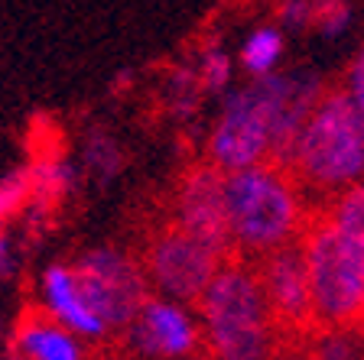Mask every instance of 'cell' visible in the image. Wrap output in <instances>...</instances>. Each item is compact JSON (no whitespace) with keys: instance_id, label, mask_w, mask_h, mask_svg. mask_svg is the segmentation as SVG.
Masks as SVG:
<instances>
[{"instance_id":"obj_1","label":"cell","mask_w":364,"mask_h":360,"mask_svg":"<svg viewBox=\"0 0 364 360\" xmlns=\"http://www.w3.org/2000/svg\"><path fill=\"white\" fill-rule=\"evenodd\" d=\"M283 169L318 208L364 182V114L345 84L322 91Z\"/></svg>"},{"instance_id":"obj_2","label":"cell","mask_w":364,"mask_h":360,"mask_svg":"<svg viewBox=\"0 0 364 360\" xmlns=\"http://www.w3.org/2000/svg\"><path fill=\"white\" fill-rule=\"evenodd\" d=\"M225 208L231 250L250 263L296 244L316 211L293 175L277 163L225 173Z\"/></svg>"},{"instance_id":"obj_3","label":"cell","mask_w":364,"mask_h":360,"mask_svg":"<svg viewBox=\"0 0 364 360\" xmlns=\"http://www.w3.org/2000/svg\"><path fill=\"white\" fill-rule=\"evenodd\" d=\"M196 308L205 331V354L212 360H280L283 331L250 260L237 256L225 263Z\"/></svg>"},{"instance_id":"obj_4","label":"cell","mask_w":364,"mask_h":360,"mask_svg":"<svg viewBox=\"0 0 364 360\" xmlns=\"http://www.w3.org/2000/svg\"><path fill=\"white\" fill-rule=\"evenodd\" d=\"M309 266L312 305L318 328H361L364 324V244L345 237L322 211H312L303 237Z\"/></svg>"},{"instance_id":"obj_5","label":"cell","mask_w":364,"mask_h":360,"mask_svg":"<svg viewBox=\"0 0 364 360\" xmlns=\"http://www.w3.org/2000/svg\"><path fill=\"white\" fill-rule=\"evenodd\" d=\"M277 114H280V75L254 78L250 84L225 91L205 153L221 173H237L273 163L277 150Z\"/></svg>"},{"instance_id":"obj_6","label":"cell","mask_w":364,"mask_h":360,"mask_svg":"<svg viewBox=\"0 0 364 360\" xmlns=\"http://www.w3.org/2000/svg\"><path fill=\"white\" fill-rule=\"evenodd\" d=\"M225 256V250H218L208 240L182 231L179 224H166L146 240L140 263H144L150 289L156 295H169V299L196 305L208 289V283L228 263Z\"/></svg>"},{"instance_id":"obj_7","label":"cell","mask_w":364,"mask_h":360,"mask_svg":"<svg viewBox=\"0 0 364 360\" xmlns=\"http://www.w3.org/2000/svg\"><path fill=\"white\" fill-rule=\"evenodd\" d=\"M124 344L134 360H198L205 351L198 308L153 293L124 328Z\"/></svg>"},{"instance_id":"obj_8","label":"cell","mask_w":364,"mask_h":360,"mask_svg":"<svg viewBox=\"0 0 364 360\" xmlns=\"http://www.w3.org/2000/svg\"><path fill=\"white\" fill-rule=\"evenodd\" d=\"M75 270L111 331L127 328L140 305L153 295L140 256H130L117 247L85 250L75 260Z\"/></svg>"},{"instance_id":"obj_9","label":"cell","mask_w":364,"mask_h":360,"mask_svg":"<svg viewBox=\"0 0 364 360\" xmlns=\"http://www.w3.org/2000/svg\"><path fill=\"white\" fill-rule=\"evenodd\" d=\"M254 266H257L264 295H267V302H270V312L283 334L306 338L312 328H318L316 305H312L309 266H306L299 240L260 256V260H254Z\"/></svg>"},{"instance_id":"obj_10","label":"cell","mask_w":364,"mask_h":360,"mask_svg":"<svg viewBox=\"0 0 364 360\" xmlns=\"http://www.w3.org/2000/svg\"><path fill=\"white\" fill-rule=\"evenodd\" d=\"M173 224L196 237L215 244L225 253L231 250V231H228V208H225V173L212 163L192 165L176 185L173 202Z\"/></svg>"},{"instance_id":"obj_11","label":"cell","mask_w":364,"mask_h":360,"mask_svg":"<svg viewBox=\"0 0 364 360\" xmlns=\"http://www.w3.org/2000/svg\"><path fill=\"white\" fill-rule=\"evenodd\" d=\"M36 299L46 315L65 324L68 331H75L78 338L88 341V344H101V341H107L114 334L107 328V322L101 318V312L95 308V302H91L75 263H49L39 273Z\"/></svg>"},{"instance_id":"obj_12","label":"cell","mask_w":364,"mask_h":360,"mask_svg":"<svg viewBox=\"0 0 364 360\" xmlns=\"http://www.w3.org/2000/svg\"><path fill=\"white\" fill-rule=\"evenodd\" d=\"M10 357L14 360H91L88 341L68 331L43 308L23 312L10 334Z\"/></svg>"},{"instance_id":"obj_13","label":"cell","mask_w":364,"mask_h":360,"mask_svg":"<svg viewBox=\"0 0 364 360\" xmlns=\"http://www.w3.org/2000/svg\"><path fill=\"white\" fill-rule=\"evenodd\" d=\"M303 360H364V328H312Z\"/></svg>"},{"instance_id":"obj_14","label":"cell","mask_w":364,"mask_h":360,"mask_svg":"<svg viewBox=\"0 0 364 360\" xmlns=\"http://www.w3.org/2000/svg\"><path fill=\"white\" fill-rule=\"evenodd\" d=\"M287 49V39L277 26H257L241 45V65L250 78H267L277 72Z\"/></svg>"},{"instance_id":"obj_15","label":"cell","mask_w":364,"mask_h":360,"mask_svg":"<svg viewBox=\"0 0 364 360\" xmlns=\"http://www.w3.org/2000/svg\"><path fill=\"white\" fill-rule=\"evenodd\" d=\"M318 211H322L345 237L364 244V182L348 188V192H341V195H335L332 202L322 204Z\"/></svg>"},{"instance_id":"obj_16","label":"cell","mask_w":364,"mask_h":360,"mask_svg":"<svg viewBox=\"0 0 364 360\" xmlns=\"http://www.w3.org/2000/svg\"><path fill=\"white\" fill-rule=\"evenodd\" d=\"M33 202V175L30 169L10 173L0 179V224H7L10 218H16L20 211H26Z\"/></svg>"},{"instance_id":"obj_17","label":"cell","mask_w":364,"mask_h":360,"mask_svg":"<svg viewBox=\"0 0 364 360\" xmlns=\"http://www.w3.org/2000/svg\"><path fill=\"white\" fill-rule=\"evenodd\" d=\"M198 82L205 91H228L231 88V55L218 45L205 49L202 65H198Z\"/></svg>"},{"instance_id":"obj_18","label":"cell","mask_w":364,"mask_h":360,"mask_svg":"<svg viewBox=\"0 0 364 360\" xmlns=\"http://www.w3.org/2000/svg\"><path fill=\"white\" fill-rule=\"evenodd\" d=\"M85 156H88V165L101 175H114L124 165V156L117 150V143L107 133H91L88 146H85Z\"/></svg>"},{"instance_id":"obj_19","label":"cell","mask_w":364,"mask_h":360,"mask_svg":"<svg viewBox=\"0 0 364 360\" xmlns=\"http://www.w3.org/2000/svg\"><path fill=\"white\" fill-rule=\"evenodd\" d=\"M351 23V4L348 0H316V26L318 33H326V36H338L345 33V26Z\"/></svg>"},{"instance_id":"obj_20","label":"cell","mask_w":364,"mask_h":360,"mask_svg":"<svg viewBox=\"0 0 364 360\" xmlns=\"http://www.w3.org/2000/svg\"><path fill=\"white\" fill-rule=\"evenodd\" d=\"M280 20H283V26H293V30L312 26V20H316V0H283Z\"/></svg>"},{"instance_id":"obj_21","label":"cell","mask_w":364,"mask_h":360,"mask_svg":"<svg viewBox=\"0 0 364 360\" xmlns=\"http://www.w3.org/2000/svg\"><path fill=\"white\" fill-rule=\"evenodd\" d=\"M345 91L355 98V104L361 107V114H364V45H361V53L351 59L348 72H345Z\"/></svg>"},{"instance_id":"obj_22","label":"cell","mask_w":364,"mask_h":360,"mask_svg":"<svg viewBox=\"0 0 364 360\" xmlns=\"http://www.w3.org/2000/svg\"><path fill=\"white\" fill-rule=\"evenodd\" d=\"M10 266H14V244H10L7 231L0 224V276H7Z\"/></svg>"},{"instance_id":"obj_23","label":"cell","mask_w":364,"mask_h":360,"mask_svg":"<svg viewBox=\"0 0 364 360\" xmlns=\"http://www.w3.org/2000/svg\"><path fill=\"white\" fill-rule=\"evenodd\" d=\"M0 344H4V328H0Z\"/></svg>"},{"instance_id":"obj_24","label":"cell","mask_w":364,"mask_h":360,"mask_svg":"<svg viewBox=\"0 0 364 360\" xmlns=\"http://www.w3.org/2000/svg\"><path fill=\"white\" fill-rule=\"evenodd\" d=\"M198 360H212V357H208V354H205V357H198Z\"/></svg>"},{"instance_id":"obj_25","label":"cell","mask_w":364,"mask_h":360,"mask_svg":"<svg viewBox=\"0 0 364 360\" xmlns=\"http://www.w3.org/2000/svg\"><path fill=\"white\" fill-rule=\"evenodd\" d=\"M130 360H134V357H130Z\"/></svg>"},{"instance_id":"obj_26","label":"cell","mask_w":364,"mask_h":360,"mask_svg":"<svg viewBox=\"0 0 364 360\" xmlns=\"http://www.w3.org/2000/svg\"><path fill=\"white\" fill-rule=\"evenodd\" d=\"M361 328H364V324H361Z\"/></svg>"}]
</instances>
